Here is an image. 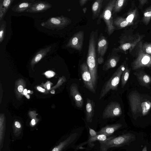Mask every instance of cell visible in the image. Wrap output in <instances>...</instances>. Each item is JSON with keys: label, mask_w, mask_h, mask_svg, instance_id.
I'll return each mask as SVG.
<instances>
[{"label": "cell", "mask_w": 151, "mask_h": 151, "mask_svg": "<svg viewBox=\"0 0 151 151\" xmlns=\"http://www.w3.org/2000/svg\"><path fill=\"white\" fill-rule=\"evenodd\" d=\"M95 37L90 35L87 59V64L90 73L92 82L95 88H96L97 80V65Z\"/></svg>", "instance_id": "cell-1"}, {"label": "cell", "mask_w": 151, "mask_h": 151, "mask_svg": "<svg viewBox=\"0 0 151 151\" xmlns=\"http://www.w3.org/2000/svg\"><path fill=\"white\" fill-rule=\"evenodd\" d=\"M135 139L134 134L128 133L114 138L112 137L104 142H100V151H107L110 148L119 147L127 145Z\"/></svg>", "instance_id": "cell-2"}, {"label": "cell", "mask_w": 151, "mask_h": 151, "mask_svg": "<svg viewBox=\"0 0 151 151\" xmlns=\"http://www.w3.org/2000/svg\"><path fill=\"white\" fill-rule=\"evenodd\" d=\"M129 99L131 110L134 114L139 112L145 116L151 109V102L148 100L141 101L140 97L137 93L131 94Z\"/></svg>", "instance_id": "cell-3"}, {"label": "cell", "mask_w": 151, "mask_h": 151, "mask_svg": "<svg viewBox=\"0 0 151 151\" xmlns=\"http://www.w3.org/2000/svg\"><path fill=\"white\" fill-rule=\"evenodd\" d=\"M123 64L117 69L105 84L101 91L99 98L101 99L110 90H116L121 75L125 69Z\"/></svg>", "instance_id": "cell-4"}, {"label": "cell", "mask_w": 151, "mask_h": 151, "mask_svg": "<svg viewBox=\"0 0 151 151\" xmlns=\"http://www.w3.org/2000/svg\"><path fill=\"white\" fill-rule=\"evenodd\" d=\"M116 0H111L109 2L101 16L105 22L107 33L109 35L113 32L115 29L113 24L112 12Z\"/></svg>", "instance_id": "cell-5"}, {"label": "cell", "mask_w": 151, "mask_h": 151, "mask_svg": "<svg viewBox=\"0 0 151 151\" xmlns=\"http://www.w3.org/2000/svg\"><path fill=\"white\" fill-rule=\"evenodd\" d=\"M142 44V42H140L137 57L132 64V67L134 70L144 67H151V56L143 51Z\"/></svg>", "instance_id": "cell-6"}, {"label": "cell", "mask_w": 151, "mask_h": 151, "mask_svg": "<svg viewBox=\"0 0 151 151\" xmlns=\"http://www.w3.org/2000/svg\"><path fill=\"white\" fill-rule=\"evenodd\" d=\"M71 22V20L63 16L52 17L41 24L42 26L48 29L63 28Z\"/></svg>", "instance_id": "cell-7"}, {"label": "cell", "mask_w": 151, "mask_h": 151, "mask_svg": "<svg viewBox=\"0 0 151 151\" xmlns=\"http://www.w3.org/2000/svg\"><path fill=\"white\" fill-rule=\"evenodd\" d=\"M122 114V110L119 104L116 102L109 103L105 109L102 115L103 119H107L118 116Z\"/></svg>", "instance_id": "cell-8"}, {"label": "cell", "mask_w": 151, "mask_h": 151, "mask_svg": "<svg viewBox=\"0 0 151 151\" xmlns=\"http://www.w3.org/2000/svg\"><path fill=\"white\" fill-rule=\"evenodd\" d=\"M80 73L85 86L87 89L93 93L96 92L93 84L87 63H83L80 66Z\"/></svg>", "instance_id": "cell-9"}, {"label": "cell", "mask_w": 151, "mask_h": 151, "mask_svg": "<svg viewBox=\"0 0 151 151\" xmlns=\"http://www.w3.org/2000/svg\"><path fill=\"white\" fill-rule=\"evenodd\" d=\"M83 32L80 31L75 34L70 39L67 46L79 51L82 48L83 42Z\"/></svg>", "instance_id": "cell-10"}, {"label": "cell", "mask_w": 151, "mask_h": 151, "mask_svg": "<svg viewBox=\"0 0 151 151\" xmlns=\"http://www.w3.org/2000/svg\"><path fill=\"white\" fill-rule=\"evenodd\" d=\"M70 93L75 102L76 106L78 108L82 107L83 104V100L79 93L77 85L72 84L70 88Z\"/></svg>", "instance_id": "cell-11"}, {"label": "cell", "mask_w": 151, "mask_h": 151, "mask_svg": "<svg viewBox=\"0 0 151 151\" xmlns=\"http://www.w3.org/2000/svg\"><path fill=\"white\" fill-rule=\"evenodd\" d=\"M51 7V4L47 2H38L32 5L27 11L30 13L42 12L50 8Z\"/></svg>", "instance_id": "cell-12"}, {"label": "cell", "mask_w": 151, "mask_h": 151, "mask_svg": "<svg viewBox=\"0 0 151 151\" xmlns=\"http://www.w3.org/2000/svg\"><path fill=\"white\" fill-rule=\"evenodd\" d=\"M108 47V42L106 38L101 36L99 40L97 45V51L99 57H103L105 54Z\"/></svg>", "instance_id": "cell-13"}, {"label": "cell", "mask_w": 151, "mask_h": 151, "mask_svg": "<svg viewBox=\"0 0 151 151\" xmlns=\"http://www.w3.org/2000/svg\"><path fill=\"white\" fill-rule=\"evenodd\" d=\"M122 126V125L119 123L106 126L102 128L97 132V134H104L110 136L115 131L121 128Z\"/></svg>", "instance_id": "cell-14"}, {"label": "cell", "mask_w": 151, "mask_h": 151, "mask_svg": "<svg viewBox=\"0 0 151 151\" xmlns=\"http://www.w3.org/2000/svg\"><path fill=\"white\" fill-rule=\"evenodd\" d=\"M86 112V120L89 122H91L94 114V106L93 103L88 98L87 99Z\"/></svg>", "instance_id": "cell-15"}, {"label": "cell", "mask_w": 151, "mask_h": 151, "mask_svg": "<svg viewBox=\"0 0 151 151\" xmlns=\"http://www.w3.org/2000/svg\"><path fill=\"white\" fill-rule=\"evenodd\" d=\"M142 38L139 37L137 39L133 42H121L120 45L116 50H121L126 51L129 50H131L132 49L138 42H139Z\"/></svg>", "instance_id": "cell-16"}, {"label": "cell", "mask_w": 151, "mask_h": 151, "mask_svg": "<svg viewBox=\"0 0 151 151\" xmlns=\"http://www.w3.org/2000/svg\"><path fill=\"white\" fill-rule=\"evenodd\" d=\"M139 83L143 86L147 87L151 83V78L147 74L141 72L137 74Z\"/></svg>", "instance_id": "cell-17"}, {"label": "cell", "mask_w": 151, "mask_h": 151, "mask_svg": "<svg viewBox=\"0 0 151 151\" xmlns=\"http://www.w3.org/2000/svg\"><path fill=\"white\" fill-rule=\"evenodd\" d=\"M112 137H110V136L104 134H99L94 137H90L88 139V142L91 146L93 145V142L98 140L100 142H104L109 139Z\"/></svg>", "instance_id": "cell-18"}, {"label": "cell", "mask_w": 151, "mask_h": 151, "mask_svg": "<svg viewBox=\"0 0 151 151\" xmlns=\"http://www.w3.org/2000/svg\"><path fill=\"white\" fill-rule=\"evenodd\" d=\"M51 47L49 46L40 50L35 55L32 60L33 63H37L43 57L51 50Z\"/></svg>", "instance_id": "cell-19"}, {"label": "cell", "mask_w": 151, "mask_h": 151, "mask_svg": "<svg viewBox=\"0 0 151 151\" xmlns=\"http://www.w3.org/2000/svg\"><path fill=\"white\" fill-rule=\"evenodd\" d=\"M119 60L118 57L116 56H113L110 58L104 65L103 70H107L111 68L116 67Z\"/></svg>", "instance_id": "cell-20"}, {"label": "cell", "mask_w": 151, "mask_h": 151, "mask_svg": "<svg viewBox=\"0 0 151 151\" xmlns=\"http://www.w3.org/2000/svg\"><path fill=\"white\" fill-rule=\"evenodd\" d=\"M102 0H97L93 4L92 10L93 19L99 15L101 8Z\"/></svg>", "instance_id": "cell-21"}, {"label": "cell", "mask_w": 151, "mask_h": 151, "mask_svg": "<svg viewBox=\"0 0 151 151\" xmlns=\"http://www.w3.org/2000/svg\"><path fill=\"white\" fill-rule=\"evenodd\" d=\"M113 22L114 26L119 28H122L130 25L126 21L125 18L121 17H117L114 20H113Z\"/></svg>", "instance_id": "cell-22"}, {"label": "cell", "mask_w": 151, "mask_h": 151, "mask_svg": "<svg viewBox=\"0 0 151 151\" xmlns=\"http://www.w3.org/2000/svg\"><path fill=\"white\" fill-rule=\"evenodd\" d=\"M12 1L11 0H4L2 3L1 2L0 5L3 6V8L0 6V19L1 20L4 17L6 11Z\"/></svg>", "instance_id": "cell-23"}, {"label": "cell", "mask_w": 151, "mask_h": 151, "mask_svg": "<svg viewBox=\"0 0 151 151\" xmlns=\"http://www.w3.org/2000/svg\"><path fill=\"white\" fill-rule=\"evenodd\" d=\"M130 71L127 66L125 68V69L122 74L121 78L122 87L123 88L126 85L128 79Z\"/></svg>", "instance_id": "cell-24"}, {"label": "cell", "mask_w": 151, "mask_h": 151, "mask_svg": "<svg viewBox=\"0 0 151 151\" xmlns=\"http://www.w3.org/2000/svg\"><path fill=\"white\" fill-rule=\"evenodd\" d=\"M32 4L28 2H23L18 5L16 8V11L18 12H21L30 7Z\"/></svg>", "instance_id": "cell-25"}, {"label": "cell", "mask_w": 151, "mask_h": 151, "mask_svg": "<svg viewBox=\"0 0 151 151\" xmlns=\"http://www.w3.org/2000/svg\"><path fill=\"white\" fill-rule=\"evenodd\" d=\"M151 19V7L147 9L143 14V21L146 24H147Z\"/></svg>", "instance_id": "cell-26"}, {"label": "cell", "mask_w": 151, "mask_h": 151, "mask_svg": "<svg viewBox=\"0 0 151 151\" xmlns=\"http://www.w3.org/2000/svg\"><path fill=\"white\" fill-rule=\"evenodd\" d=\"M126 0H116L113 9L114 13L119 12L123 6Z\"/></svg>", "instance_id": "cell-27"}, {"label": "cell", "mask_w": 151, "mask_h": 151, "mask_svg": "<svg viewBox=\"0 0 151 151\" xmlns=\"http://www.w3.org/2000/svg\"><path fill=\"white\" fill-rule=\"evenodd\" d=\"M136 14V10L135 9L134 10L129 12L127 17L125 18L126 21L130 25L133 24Z\"/></svg>", "instance_id": "cell-28"}, {"label": "cell", "mask_w": 151, "mask_h": 151, "mask_svg": "<svg viewBox=\"0 0 151 151\" xmlns=\"http://www.w3.org/2000/svg\"><path fill=\"white\" fill-rule=\"evenodd\" d=\"M142 47L145 53L151 56V43H145L142 44Z\"/></svg>", "instance_id": "cell-29"}, {"label": "cell", "mask_w": 151, "mask_h": 151, "mask_svg": "<svg viewBox=\"0 0 151 151\" xmlns=\"http://www.w3.org/2000/svg\"><path fill=\"white\" fill-rule=\"evenodd\" d=\"M6 22H2L1 24L0 28V42L1 43L3 40L5 30L6 29Z\"/></svg>", "instance_id": "cell-30"}, {"label": "cell", "mask_w": 151, "mask_h": 151, "mask_svg": "<svg viewBox=\"0 0 151 151\" xmlns=\"http://www.w3.org/2000/svg\"><path fill=\"white\" fill-rule=\"evenodd\" d=\"M90 137H94L96 136L98 134L97 132L94 130L89 127Z\"/></svg>", "instance_id": "cell-31"}, {"label": "cell", "mask_w": 151, "mask_h": 151, "mask_svg": "<svg viewBox=\"0 0 151 151\" xmlns=\"http://www.w3.org/2000/svg\"><path fill=\"white\" fill-rule=\"evenodd\" d=\"M104 60L103 57H99L97 59L98 63L99 64H102L104 62Z\"/></svg>", "instance_id": "cell-32"}, {"label": "cell", "mask_w": 151, "mask_h": 151, "mask_svg": "<svg viewBox=\"0 0 151 151\" xmlns=\"http://www.w3.org/2000/svg\"><path fill=\"white\" fill-rule=\"evenodd\" d=\"M45 74L46 75L52 77L54 76L52 72L50 71L46 72Z\"/></svg>", "instance_id": "cell-33"}, {"label": "cell", "mask_w": 151, "mask_h": 151, "mask_svg": "<svg viewBox=\"0 0 151 151\" xmlns=\"http://www.w3.org/2000/svg\"><path fill=\"white\" fill-rule=\"evenodd\" d=\"M88 1L87 0H81L79 1V3L81 6L84 5Z\"/></svg>", "instance_id": "cell-34"}, {"label": "cell", "mask_w": 151, "mask_h": 151, "mask_svg": "<svg viewBox=\"0 0 151 151\" xmlns=\"http://www.w3.org/2000/svg\"><path fill=\"white\" fill-rule=\"evenodd\" d=\"M139 1L140 4L142 5L148 2V1L147 0H140Z\"/></svg>", "instance_id": "cell-35"}, {"label": "cell", "mask_w": 151, "mask_h": 151, "mask_svg": "<svg viewBox=\"0 0 151 151\" xmlns=\"http://www.w3.org/2000/svg\"><path fill=\"white\" fill-rule=\"evenodd\" d=\"M15 125L16 127L18 128H19L21 127V125L19 123L17 122L16 121L15 122Z\"/></svg>", "instance_id": "cell-36"}, {"label": "cell", "mask_w": 151, "mask_h": 151, "mask_svg": "<svg viewBox=\"0 0 151 151\" xmlns=\"http://www.w3.org/2000/svg\"><path fill=\"white\" fill-rule=\"evenodd\" d=\"M37 88L38 90L42 92H45V89L40 86L37 87Z\"/></svg>", "instance_id": "cell-37"}, {"label": "cell", "mask_w": 151, "mask_h": 151, "mask_svg": "<svg viewBox=\"0 0 151 151\" xmlns=\"http://www.w3.org/2000/svg\"><path fill=\"white\" fill-rule=\"evenodd\" d=\"M18 90L19 92H22L23 91V88L22 86H19L18 88Z\"/></svg>", "instance_id": "cell-38"}, {"label": "cell", "mask_w": 151, "mask_h": 151, "mask_svg": "<svg viewBox=\"0 0 151 151\" xmlns=\"http://www.w3.org/2000/svg\"><path fill=\"white\" fill-rule=\"evenodd\" d=\"M23 93L25 95H26L28 93H27V90L26 89H24L23 91Z\"/></svg>", "instance_id": "cell-39"}, {"label": "cell", "mask_w": 151, "mask_h": 151, "mask_svg": "<svg viewBox=\"0 0 151 151\" xmlns=\"http://www.w3.org/2000/svg\"><path fill=\"white\" fill-rule=\"evenodd\" d=\"M142 151H147V147L146 146H145L143 149Z\"/></svg>", "instance_id": "cell-40"}, {"label": "cell", "mask_w": 151, "mask_h": 151, "mask_svg": "<svg viewBox=\"0 0 151 151\" xmlns=\"http://www.w3.org/2000/svg\"><path fill=\"white\" fill-rule=\"evenodd\" d=\"M31 123L32 125H34L35 124V121L34 119H32L31 121Z\"/></svg>", "instance_id": "cell-41"}, {"label": "cell", "mask_w": 151, "mask_h": 151, "mask_svg": "<svg viewBox=\"0 0 151 151\" xmlns=\"http://www.w3.org/2000/svg\"><path fill=\"white\" fill-rule=\"evenodd\" d=\"M86 10H87V8H86V7L84 8L83 9V12L84 14H85L86 13Z\"/></svg>", "instance_id": "cell-42"}, {"label": "cell", "mask_w": 151, "mask_h": 151, "mask_svg": "<svg viewBox=\"0 0 151 151\" xmlns=\"http://www.w3.org/2000/svg\"><path fill=\"white\" fill-rule=\"evenodd\" d=\"M47 88L48 89H49L50 88V84H48L47 85Z\"/></svg>", "instance_id": "cell-43"}, {"label": "cell", "mask_w": 151, "mask_h": 151, "mask_svg": "<svg viewBox=\"0 0 151 151\" xmlns=\"http://www.w3.org/2000/svg\"><path fill=\"white\" fill-rule=\"evenodd\" d=\"M25 96L28 99H29L30 98L29 96L27 94L26 95H25Z\"/></svg>", "instance_id": "cell-44"}, {"label": "cell", "mask_w": 151, "mask_h": 151, "mask_svg": "<svg viewBox=\"0 0 151 151\" xmlns=\"http://www.w3.org/2000/svg\"><path fill=\"white\" fill-rule=\"evenodd\" d=\"M51 92V93H53V94H54V93H55V92L54 91H52Z\"/></svg>", "instance_id": "cell-45"}, {"label": "cell", "mask_w": 151, "mask_h": 151, "mask_svg": "<svg viewBox=\"0 0 151 151\" xmlns=\"http://www.w3.org/2000/svg\"><path fill=\"white\" fill-rule=\"evenodd\" d=\"M30 92V91L29 90H28L27 91L28 93H29Z\"/></svg>", "instance_id": "cell-46"}]
</instances>
